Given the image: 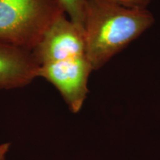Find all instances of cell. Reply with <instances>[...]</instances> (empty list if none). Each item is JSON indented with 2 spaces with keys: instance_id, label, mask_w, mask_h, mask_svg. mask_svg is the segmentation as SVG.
<instances>
[{
  "instance_id": "obj_1",
  "label": "cell",
  "mask_w": 160,
  "mask_h": 160,
  "mask_svg": "<svg viewBox=\"0 0 160 160\" xmlns=\"http://www.w3.org/2000/svg\"><path fill=\"white\" fill-rule=\"evenodd\" d=\"M153 22L146 9L128 8L112 0H86V57L93 69L101 68Z\"/></svg>"
},
{
  "instance_id": "obj_7",
  "label": "cell",
  "mask_w": 160,
  "mask_h": 160,
  "mask_svg": "<svg viewBox=\"0 0 160 160\" xmlns=\"http://www.w3.org/2000/svg\"><path fill=\"white\" fill-rule=\"evenodd\" d=\"M118 5L131 9H146L151 0H112Z\"/></svg>"
},
{
  "instance_id": "obj_2",
  "label": "cell",
  "mask_w": 160,
  "mask_h": 160,
  "mask_svg": "<svg viewBox=\"0 0 160 160\" xmlns=\"http://www.w3.org/2000/svg\"><path fill=\"white\" fill-rule=\"evenodd\" d=\"M63 13L58 0H0V42L31 51Z\"/></svg>"
},
{
  "instance_id": "obj_4",
  "label": "cell",
  "mask_w": 160,
  "mask_h": 160,
  "mask_svg": "<svg viewBox=\"0 0 160 160\" xmlns=\"http://www.w3.org/2000/svg\"><path fill=\"white\" fill-rule=\"evenodd\" d=\"M31 53L39 66L86 56L85 35L63 13L50 25Z\"/></svg>"
},
{
  "instance_id": "obj_3",
  "label": "cell",
  "mask_w": 160,
  "mask_h": 160,
  "mask_svg": "<svg viewBox=\"0 0 160 160\" xmlns=\"http://www.w3.org/2000/svg\"><path fill=\"white\" fill-rule=\"evenodd\" d=\"M93 70L87 57L82 56L40 65L37 75L54 86L70 111L77 113L89 92L88 81Z\"/></svg>"
},
{
  "instance_id": "obj_5",
  "label": "cell",
  "mask_w": 160,
  "mask_h": 160,
  "mask_svg": "<svg viewBox=\"0 0 160 160\" xmlns=\"http://www.w3.org/2000/svg\"><path fill=\"white\" fill-rule=\"evenodd\" d=\"M31 51L0 42V90L23 88L38 77Z\"/></svg>"
},
{
  "instance_id": "obj_8",
  "label": "cell",
  "mask_w": 160,
  "mask_h": 160,
  "mask_svg": "<svg viewBox=\"0 0 160 160\" xmlns=\"http://www.w3.org/2000/svg\"><path fill=\"white\" fill-rule=\"evenodd\" d=\"M10 148V143H3L0 145V160H6V155Z\"/></svg>"
},
{
  "instance_id": "obj_6",
  "label": "cell",
  "mask_w": 160,
  "mask_h": 160,
  "mask_svg": "<svg viewBox=\"0 0 160 160\" xmlns=\"http://www.w3.org/2000/svg\"><path fill=\"white\" fill-rule=\"evenodd\" d=\"M65 13L85 35L86 0H58Z\"/></svg>"
}]
</instances>
